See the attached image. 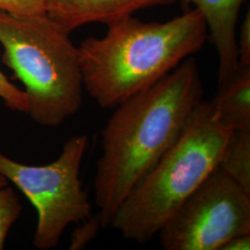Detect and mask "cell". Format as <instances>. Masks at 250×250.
<instances>
[{"label": "cell", "mask_w": 250, "mask_h": 250, "mask_svg": "<svg viewBox=\"0 0 250 250\" xmlns=\"http://www.w3.org/2000/svg\"><path fill=\"white\" fill-rule=\"evenodd\" d=\"M243 233H250V195L217 168L158 235L165 250H220Z\"/></svg>", "instance_id": "obj_6"}, {"label": "cell", "mask_w": 250, "mask_h": 250, "mask_svg": "<svg viewBox=\"0 0 250 250\" xmlns=\"http://www.w3.org/2000/svg\"><path fill=\"white\" fill-rule=\"evenodd\" d=\"M209 103L224 127L232 132L250 131V66L239 65L218 86V93Z\"/></svg>", "instance_id": "obj_9"}, {"label": "cell", "mask_w": 250, "mask_h": 250, "mask_svg": "<svg viewBox=\"0 0 250 250\" xmlns=\"http://www.w3.org/2000/svg\"><path fill=\"white\" fill-rule=\"evenodd\" d=\"M198 9L219 58L218 86L228 80L239 66L236 47L237 22L246 0H183Z\"/></svg>", "instance_id": "obj_7"}, {"label": "cell", "mask_w": 250, "mask_h": 250, "mask_svg": "<svg viewBox=\"0 0 250 250\" xmlns=\"http://www.w3.org/2000/svg\"><path fill=\"white\" fill-rule=\"evenodd\" d=\"M48 0H0V11L21 18H31L46 13Z\"/></svg>", "instance_id": "obj_12"}, {"label": "cell", "mask_w": 250, "mask_h": 250, "mask_svg": "<svg viewBox=\"0 0 250 250\" xmlns=\"http://www.w3.org/2000/svg\"><path fill=\"white\" fill-rule=\"evenodd\" d=\"M0 99L5 106L13 111L27 113L28 100L23 90L12 83L9 78L0 71Z\"/></svg>", "instance_id": "obj_13"}, {"label": "cell", "mask_w": 250, "mask_h": 250, "mask_svg": "<svg viewBox=\"0 0 250 250\" xmlns=\"http://www.w3.org/2000/svg\"><path fill=\"white\" fill-rule=\"evenodd\" d=\"M9 180L0 172V250H3L12 225L17 222L22 210L20 197Z\"/></svg>", "instance_id": "obj_11"}, {"label": "cell", "mask_w": 250, "mask_h": 250, "mask_svg": "<svg viewBox=\"0 0 250 250\" xmlns=\"http://www.w3.org/2000/svg\"><path fill=\"white\" fill-rule=\"evenodd\" d=\"M236 47L238 64L250 66V12L246 13L236 33Z\"/></svg>", "instance_id": "obj_15"}, {"label": "cell", "mask_w": 250, "mask_h": 250, "mask_svg": "<svg viewBox=\"0 0 250 250\" xmlns=\"http://www.w3.org/2000/svg\"><path fill=\"white\" fill-rule=\"evenodd\" d=\"M232 131L202 100L177 141L126 197L109 227L127 240L146 244L219 166Z\"/></svg>", "instance_id": "obj_3"}, {"label": "cell", "mask_w": 250, "mask_h": 250, "mask_svg": "<svg viewBox=\"0 0 250 250\" xmlns=\"http://www.w3.org/2000/svg\"><path fill=\"white\" fill-rule=\"evenodd\" d=\"M176 0H48L46 13L70 33L89 23H107L138 10Z\"/></svg>", "instance_id": "obj_8"}, {"label": "cell", "mask_w": 250, "mask_h": 250, "mask_svg": "<svg viewBox=\"0 0 250 250\" xmlns=\"http://www.w3.org/2000/svg\"><path fill=\"white\" fill-rule=\"evenodd\" d=\"M218 168L250 195V131L232 132Z\"/></svg>", "instance_id": "obj_10"}, {"label": "cell", "mask_w": 250, "mask_h": 250, "mask_svg": "<svg viewBox=\"0 0 250 250\" xmlns=\"http://www.w3.org/2000/svg\"><path fill=\"white\" fill-rule=\"evenodd\" d=\"M107 26L105 36H91L78 46L83 89L107 109L161 80L199 51L208 37L196 8L165 22L133 15Z\"/></svg>", "instance_id": "obj_2"}, {"label": "cell", "mask_w": 250, "mask_h": 250, "mask_svg": "<svg viewBox=\"0 0 250 250\" xmlns=\"http://www.w3.org/2000/svg\"><path fill=\"white\" fill-rule=\"evenodd\" d=\"M250 233L235 235L225 242L220 250H250Z\"/></svg>", "instance_id": "obj_16"}, {"label": "cell", "mask_w": 250, "mask_h": 250, "mask_svg": "<svg viewBox=\"0 0 250 250\" xmlns=\"http://www.w3.org/2000/svg\"><path fill=\"white\" fill-rule=\"evenodd\" d=\"M103 228L99 214L92 215L90 218L77 224L73 231L69 250H79L84 249Z\"/></svg>", "instance_id": "obj_14"}, {"label": "cell", "mask_w": 250, "mask_h": 250, "mask_svg": "<svg viewBox=\"0 0 250 250\" xmlns=\"http://www.w3.org/2000/svg\"><path fill=\"white\" fill-rule=\"evenodd\" d=\"M88 145L87 135H73L56 161L37 166L20 163L0 152V172L36 208L34 245L37 250L55 249L69 225L80 224L93 215L80 180Z\"/></svg>", "instance_id": "obj_5"}, {"label": "cell", "mask_w": 250, "mask_h": 250, "mask_svg": "<svg viewBox=\"0 0 250 250\" xmlns=\"http://www.w3.org/2000/svg\"><path fill=\"white\" fill-rule=\"evenodd\" d=\"M192 56L151 86L114 107L102 130L95 200L103 228L137 184L177 141L203 100Z\"/></svg>", "instance_id": "obj_1"}, {"label": "cell", "mask_w": 250, "mask_h": 250, "mask_svg": "<svg viewBox=\"0 0 250 250\" xmlns=\"http://www.w3.org/2000/svg\"><path fill=\"white\" fill-rule=\"evenodd\" d=\"M47 13L21 18L0 11L2 62L24 85L26 114L57 128L78 112L83 83L78 46Z\"/></svg>", "instance_id": "obj_4"}]
</instances>
